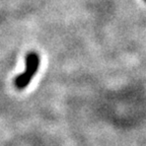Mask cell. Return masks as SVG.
Segmentation results:
<instances>
[{"label": "cell", "instance_id": "cell-1", "mask_svg": "<svg viewBox=\"0 0 146 146\" xmlns=\"http://www.w3.org/2000/svg\"><path fill=\"white\" fill-rule=\"evenodd\" d=\"M41 59L38 53L30 52L25 56V70L18 74L13 80V84L16 89H25L29 86L32 79L35 77L39 70Z\"/></svg>", "mask_w": 146, "mask_h": 146}, {"label": "cell", "instance_id": "cell-2", "mask_svg": "<svg viewBox=\"0 0 146 146\" xmlns=\"http://www.w3.org/2000/svg\"><path fill=\"white\" fill-rule=\"evenodd\" d=\"M145 1H146V0H145Z\"/></svg>", "mask_w": 146, "mask_h": 146}]
</instances>
